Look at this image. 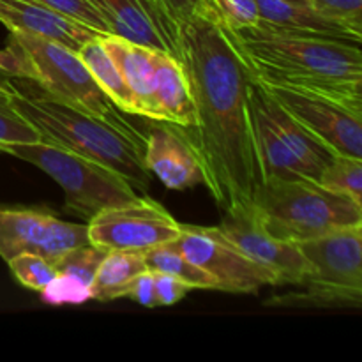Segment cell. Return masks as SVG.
<instances>
[{"label":"cell","mask_w":362,"mask_h":362,"mask_svg":"<svg viewBox=\"0 0 362 362\" xmlns=\"http://www.w3.org/2000/svg\"><path fill=\"white\" fill-rule=\"evenodd\" d=\"M179 64L197 122L177 127L200 161L204 184L223 211L255 207L264 175L247 98L251 71L205 0L179 27Z\"/></svg>","instance_id":"cell-1"},{"label":"cell","mask_w":362,"mask_h":362,"mask_svg":"<svg viewBox=\"0 0 362 362\" xmlns=\"http://www.w3.org/2000/svg\"><path fill=\"white\" fill-rule=\"evenodd\" d=\"M230 34L258 81L325 95L362 115L361 45L281 34L262 27L230 30Z\"/></svg>","instance_id":"cell-2"},{"label":"cell","mask_w":362,"mask_h":362,"mask_svg":"<svg viewBox=\"0 0 362 362\" xmlns=\"http://www.w3.org/2000/svg\"><path fill=\"white\" fill-rule=\"evenodd\" d=\"M11 103L41 140L108 166L134 189L147 191L151 172L145 165L147 140L126 119L112 120L71 106L49 95L37 81H13Z\"/></svg>","instance_id":"cell-3"},{"label":"cell","mask_w":362,"mask_h":362,"mask_svg":"<svg viewBox=\"0 0 362 362\" xmlns=\"http://www.w3.org/2000/svg\"><path fill=\"white\" fill-rule=\"evenodd\" d=\"M255 211L272 237L303 243L341 228L362 226V205L310 179L265 180Z\"/></svg>","instance_id":"cell-4"},{"label":"cell","mask_w":362,"mask_h":362,"mask_svg":"<svg viewBox=\"0 0 362 362\" xmlns=\"http://www.w3.org/2000/svg\"><path fill=\"white\" fill-rule=\"evenodd\" d=\"M250 110L255 144L265 180H318L334 154L311 136L251 74Z\"/></svg>","instance_id":"cell-5"},{"label":"cell","mask_w":362,"mask_h":362,"mask_svg":"<svg viewBox=\"0 0 362 362\" xmlns=\"http://www.w3.org/2000/svg\"><path fill=\"white\" fill-rule=\"evenodd\" d=\"M4 152L48 173L66 194L67 212L85 221L103 209L136 198L134 187L112 168L49 141L14 144Z\"/></svg>","instance_id":"cell-6"},{"label":"cell","mask_w":362,"mask_h":362,"mask_svg":"<svg viewBox=\"0 0 362 362\" xmlns=\"http://www.w3.org/2000/svg\"><path fill=\"white\" fill-rule=\"evenodd\" d=\"M311 264L300 303L315 306H361L362 226L341 228L297 243Z\"/></svg>","instance_id":"cell-7"},{"label":"cell","mask_w":362,"mask_h":362,"mask_svg":"<svg viewBox=\"0 0 362 362\" xmlns=\"http://www.w3.org/2000/svg\"><path fill=\"white\" fill-rule=\"evenodd\" d=\"M9 39L27 53L37 71L39 87L49 95L105 119H124L120 110L94 80L78 52L25 32H11Z\"/></svg>","instance_id":"cell-8"},{"label":"cell","mask_w":362,"mask_h":362,"mask_svg":"<svg viewBox=\"0 0 362 362\" xmlns=\"http://www.w3.org/2000/svg\"><path fill=\"white\" fill-rule=\"evenodd\" d=\"M88 243L103 250L148 251L172 243L182 233V225L148 197H136L112 205L87 221Z\"/></svg>","instance_id":"cell-9"},{"label":"cell","mask_w":362,"mask_h":362,"mask_svg":"<svg viewBox=\"0 0 362 362\" xmlns=\"http://www.w3.org/2000/svg\"><path fill=\"white\" fill-rule=\"evenodd\" d=\"M173 244L187 260L212 276L221 292L257 293L265 285H279L269 269L251 260L218 226L182 225V233Z\"/></svg>","instance_id":"cell-10"},{"label":"cell","mask_w":362,"mask_h":362,"mask_svg":"<svg viewBox=\"0 0 362 362\" xmlns=\"http://www.w3.org/2000/svg\"><path fill=\"white\" fill-rule=\"evenodd\" d=\"M264 85L272 98L332 154L362 159V115L325 95Z\"/></svg>","instance_id":"cell-11"},{"label":"cell","mask_w":362,"mask_h":362,"mask_svg":"<svg viewBox=\"0 0 362 362\" xmlns=\"http://www.w3.org/2000/svg\"><path fill=\"white\" fill-rule=\"evenodd\" d=\"M88 243L87 225L67 223L48 211L0 207V257L6 262L34 253L55 262L60 255Z\"/></svg>","instance_id":"cell-12"},{"label":"cell","mask_w":362,"mask_h":362,"mask_svg":"<svg viewBox=\"0 0 362 362\" xmlns=\"http://www.w3.org/2000/svg\"><path fill=\"white\" fill-rule=\"evenodd\" d=\"M221 230L251 260L264 265L278 278L279 285H304L311 272V264L296 243L272 237L262 225L255 207L223 211Z\"/></svg>","instance_id":"cell-13"},{"label":"cell","mask_w":362,"mask_h":362,"mask_svg":"<svg viewBox=\"0 0 362 362\" xmlns=\"http://www.w3.org/2000/svg\"><path fill=\"white\" fill-rule=\"evenodd\" d=\"M145 147V165L168 189L182 191L204 184V170L177 124L152 120Z\"/></svg>","instance_id":"cell-14"},{"label":"cell","mask_w":362,"mask_h":362,"mask_svg":"<svg viewBox=\"0 0 362 362\" xmlns=\"http://www.w3.org/2000/svg\"><path fill=\"white\" fill-rule=\"evenodd\" d=\"M0 21L9 32H25L49 39L74 52L88 39L99 35L37 0H0Z\"/></svg>","instance_id":"cell-15"},{"label":"cell","mask_w":362,"mask_h":362,"mask_svg":"<svg viewBox=\"0 0 362 362\" xmlns=\"http://www.w3.org/2000/svg\"><path fill=\"white\" fill-rule=\"evenodd\" d=\"M258 25L272 32L361 45L362 35L322 16L310 0H257Z\"/></svg>","instance_id":"cell-16"},{"label":"cell","mask_w":362,"mask_h":362,"mask_svg":"<svg viewBox=\"0 0 362 362\" xmlns=\"http://www.w3.org/2000/svg\"><path fill=\"white\" fill-rule=\"evenodd\" d=\"M101 41L133 92L140 117L165 120L154 98V48L136 45L119 35H101Z\"/></svg>","instance_id":"cell-17"},{"label":"cell","mask_w":362,"mask_h":362,"mask_svg":"<svg viewBox=\"0 0 362 362\" xmlns=\"http://www.w3.org/2000/svg\"><path fill=\"white\" fill-rule=\"evenodd\" d=\"M154 98L165 122L182 127L197 122L194 103L182 66L161 49H154Z\"/></svg>","instance_id":"cell-18"},{"label":"cell","mask_w":362,"mask_h":362,"mask_svg":"<svg viewBox=\"0 0 362 362\" xmlns=\"http://www.w3.org/2000/svg\"><path fill=\"white\" fill-rule=\"evenodd\" d=\"M90 2L105 18L112 35H119L136 45L161 49L172 55L168 42L154 27L140 0H90Z\"/></svg>","instance_id":"cell-19"},{"label":"cell","mask_w":362,"mask_h":362,"mask_svg":"<svg viewBox=\"0 0 362 362\" xmlns=\"http://www.w3.org/2000/svg\"><path fill=\"white\" fill-rule=\"evenodd\" d=\"M78 55L83 60L87 69L90 71L94 80L98 81L99 87L105 90V94L112 99L113 105L120 112L140 115L136 99H134L131 88L127 87L126 80H124L122 73L117 67L115 60L106 52L105 45L101 41V35H95V37L83 42L80 49H78Z\"/></svg>","instance_id":"cell-20"},{"label":"cell","mask_w":362,"mask_h":362,"mask_svg":"<svg viewBox=\"0 0 362 362\" xmlns=\"http://www.w3.org/2000/svg\"><path fill=\"white\" fill-rule=\"evenodd\" d=\"M147 271L144 251L110 250L95 272L90 300H113L126 297L127 288L138 274Z\"/></svg>","instance_id":"cell-21"},{"label":"cell","mask_w":362,"mask_h":362,"mask_svg":"<svg viewBox=\"0 0 362 362\" xmlns=\"http://www.w3.org/2000/svg\"><path fill=\"white\" fill-rule=\"evenodd\" d=\"M145 265L147 271L161 272V274L173 276L179 281L186 283L191 290L193 288H204V290H218V283L212 276L202 271L198 265L187 260L179 247L172 243L161 244L158 247L145 251Z\"/></svg>","instance_id":"cell-22"},{"label":"cell","mask_w":362,"mask_h":362,"mask_svg":"<svg viewBox=\"0 0 362 362\" xmlns=\"http://www.w3.org/2000/svg\"><path fill=\"white\" fill-rule=\"evenodd\" d=\"M140 4L179 62V27L200 9L202 0H140Z\"/></svg>","instance_id":"cell-23"},{"label":"cell","mask_w":362,"mask_h":362,"mask_svg":"<svg viewBox=\"0 0 362 362\" xmlns=\"http://www.w3.org/2000/svg\"><path fill=\"white\" fill-rule=\"evenodd\" d=\"M318 184L362 205V159L334 156L318 177Z\"/></svg>","instance_id":"cell-24"},{"label":"cell","mask_w":362,"mask_h":362,"mask_svg":"<svg viewBox=\"0 0 362 362\" xmlns=\"http://www.w3.org/2000/svg\"><path fill=\"white\" fill-rule=\"evenodd\" d=\"M106 253H108V250H103L94 244H85V246L73 247V250L60 255L52 265L55 267L57 274L73 278L74 281L81 283L87 288H92L95 272H98L101 262L105 260Z\"/></svg>","instance_id":"cell-25"},{"label":"cell","mask_w":362,"mask_h":362,"mask_svg":"<svg viewBox=\"0 0 362 362\" xmlns=\"http://www.w3.org/2000/svg\"><path fill=\"white\" fill-rule=\"evenodd\" d=\"M41 140L39 131L18 113L11 95L0 92V152L14 144H34Z\"/></svg>","instance_id":"cell-26"},{"label":"cell","mask_w":362,"mask_h":362,"mask_svg":"<svg viewBox=\"0 0 362 362\" xmlns=\"http://www.w3.org/2000/svg\"><path fill=\"white\" fill-rule=\"evenodd\" d=\"M7 265H9L16 281L20 285L27 286V288L34 290V292H41L57 276V271L52 265V262L34 253L18 255V257L11 258Z\"/></svg>","instance_id":"cell-27"},{"label":"cell","mask_w":362,"mask_h":362,"mask_svg":"<svg viewBox=\"0 0 362 362\" xmlns=\"http://www.w3.org/2000/svg\"><path fill=\"white\" fill-rule=\"evenodd\" d=\"M18 78L37 81V71L34 69L27 53L9 39L7 48L0 49V92L13 94V81Z\"/></svg>","instance_id":"cell-28"},{"label":"cell","mask_w":362,"mask_h":362,"mask_svg":"<svg viewBox=\"0 0 362 362\" xmlns=\"http://www.w3.org/2000/svg\"><path fill=\"white\" fill-rule=\"evenodd\" d=\"M205 2L230 30H244L258 25L257 0H205Z\"/></svg>","instance_id":"cell-29"},{"label":"cell","mask_w":362,"mask_h":362,"mask_svg":"<svg viewBox=\"0 0 362 362\" xmlns=\"http://www.w3.org/2000/svg\"><path fill=\"white\" fill-rule=\"evenodd\" d=\"M45 6L52 7L57 13L85 25L90 30L98 32L99 35H112L108 23L101 16L98 9L92 6L90 0H37Z\"/></svg>","instance_id":"cell-30"},{"label":"cell","mask_w":362,"mask_h":362,"mask_svg":"<svg viewBox=\"0 0 362 362\" xmlns=\"http://www.w3.org/2000/svg\"><path fill=\"white\" fill-rule=\"evenodd\" d=\"M39 293H41L42 303L49 306L83 304L90 300V288L62 274H57Z\"/></svg>","instance_id":"cell-31"},{"label":"cell","mask_w":362,"mask_h":362,"mask_svg":"<svg viewBox=\"0 0 362 362\" xmlns=\"http://www.w3.org/2000/svg\"><path fill=\"white\" fill-rule=\"evenodd\" d=\"M310 4L322 16L362 35V0H310Z\"/></svg>","instance_id":"cell-32"},{"label":"cell","mask_w":362,"mask_h":362,"mask_svg":"<svg viewBox=\"0 0 362 362\" xmlns=\"http://www.w3.org/2000/svg\"><path fill=\"white\" fill-rule=\"evenodd\" d=\"M154 288L158 306H173L179 300H182L191 290L186 283L179 281L173 276L161 274V272H154Z\"/></svg>","instance_id":"cell-33"},{"label":"cell","mask_w":362,"mask_h":362,"mask_svg":"<svg viewBox=\"0 0 362 362\" xmlns=\"http://www.w3.org/2000/svg\"><path fill=\"white\" fill-rule=\"evenodd\" d=\"M126 297L136 300L144 308H158L154 288V272L145 271L133 279V283L127 288Z\"/></svg>","instance_id":"cell-34"}]
</instances>
